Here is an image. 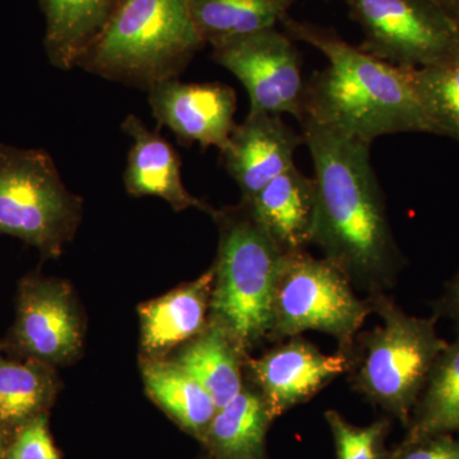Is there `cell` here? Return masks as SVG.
<instances>
[{
	"label": "cell",
	"instance_id": "6da1fadb",
	"mask_svg": "<svg viewBox=\"0 0 459 459\" xmlns=\"http://www.w3.org/2000/svg\"><path fill=\"white\" fill-rule=\"evenodd\" d=\"M313 159L316 214L313 243L352 285L383 292L402 265L370 160L369 144L301 123Z\"/></svg>",
	"mask_w": 459,
	"mask_h": 459
},
{
	"label": "cell",
	"instance_id": "7a4b0ae2",
	"mask_svg": "<svg viewBox=\"0 0 459 459\" xmlns=\"http://www.w3.org/2000/svg\"><path fill=\"white\" fill-rule=\"evenodd\" d=\"M292 40L307 42L328 65L307 82V122L361 143L397 133H431L413 86L412 68H402L353 47L333 30L282 20Z\"/></svg>",
	"mask_w": 459,
	"mask_h": 459
},
{
	"label": "cell",
	"instance_id": "3957f363",
	"mask_svg": "<svg viewBox=\"0 0 459 459\" xmlns=\"http://www.w3.org/2000/svg\"><path fill=\"white\" fill-rule=\"evenodd\" d=\"M204 45L188 0H117L77 66L148 90L177 78Z\"/></svg>",
	"mask_w": 459,
	"mask_h": 459
},
{
	"label": "cell",
	"instance_id": "277c9868",
	"mask_svg": "<svg viewBox=\"0 0 459 459\" xmlns=\"http://www.w3.org/2000/svg\"><path fill=\"white\" fill-rule=\"evenodd\" d=\"M211 214L219 225L220 244L210 320L247 353L271 340L274 290L285 253L247 204Z\"/></svg>",
	"mask_w": 459,
	"mask_h": 459
},
{
	"label": "cell",
	"instance_id": "5b68a950",
	"mask_svg": "<svg viewBox=\"0 0 459 459\" xmlns=\"http://www.w3.org/2000/svg\"><path fill=\"white\" fill-rule=\"evenodd\" d=\"M382 325L359 338L350 353L351 383L359 394L407 428L429 373L448 346L437 336V316L418 318L403 312L383 292L368 299Z\"/></svg>",
	"mask_w": 459,
	"mask_h": 459
},
{
	"label": "cell",
	"instance_id": "8992f818",
	"mask_svg": "<svg viewBox=\"0 0 459 459\" xmlns=\"http://www.w3.org/2000/svg\"><path fill=\"white\" fill-rule=\"evenodd\" d=\"M82 217V199L66 189L49 153L0 143V234L62 255Z\"/></svg>",
	"mask_w": 459,
	"mask_h": 459
},
{
	"label": "cell",
	"instance_id": "52a82bcc",
	"mask_svg": "<svg viewBox=\"0 0 459 459\" xmlns=\"http://www.w3.org/2000/svg\"><path fill=\"white\" fill-rule=\"evenodd\" d=\"M370 313L368 300L356 296L343 272L325 256L314 258L307 250L283 255L274 290L272 341L318 331L349 350Z\"/></svg>",
	"mask_w": 459,
	"mask_h": 459
},
{
	"label": "cell",
	"instance_id": "ba28073f",
	"mask_svg": "<svg viewBox=\"0 0 459 459\" xmlns=\"http://www.w3.org/2000/svg\"><path fill=\"white\" fill-rule=\"evenodd\" d=\"M360 26V49L402 68L457 59V23L433 0H344Z\"/></svg>",
	"mask_w": 459,
	"mask_h": 459
},
{
	"label": "cell",
	"instance_id": "9c48e42d",
	"mask_svg": "<svg viewBox=\"0 0 459 459\" xmlns=\"http://www.w3.org/2000/svg\"><path fill=\"white\" fill-rule=\"evenodd\" d=\"M212 57L246 87L249 113L291 115L300 122L307 82L301 54L277 27L261 30L213 48Z\"/></svg>",
	"mask_w": 459,
	"mask_h": 459
},
{
	"label": "cell",
	"instance_id": "30bf717a",
	"mask_svg": "<svg viewBox=\"0 0 459 459\" xmlns=\"http://www.w3.org/2000/svg\"><path fill=\"white\" fill-rule=\"evenodd\" d=\"M12 340L27 359L50 367L77 358L82 349L83 327L71 286L41 276L23 279Z\"/></svg>",
	"mask_w": 459,
	"mask_h": 459
},
{
	"label": "cell",
	"instance_id": "8fae6325",
	"mask_svg": "<svg viewBox=\"0 0 459 459\" xmlns=\"http://www.w3.org/2000/svg\"><path fill=\"white\" fill-rule=\"evenodd\" d=\"M347 350L325 355L303 338L292 337L261 358L247 360L256 391L262 394L272 418L312 400L334 377L350 370Z\"/></svg>",
	"mask_w": 459,
	"mask_h": 459
},
{
	"label": "cell",
	"instance_id": "7c38bea8",
	"mask_svg": "<svg viewBox=\"0 0 459 459\" xmlns=\"http://www.w3.org/2000/svg\"><path fill=\"white\" fill-rule=\"evenodd\" d=\"M148 101L160 126L170 129L180 143L202 148L226 147L234 131L237 93L222 83H183L178 78L150 87Z\"/></svg>",
	"mask_w": 459,
	"mask_h": 459
},
{
	"label": "cell",
	"instance_id": "4fadbf2b",
	"mask_svg": "<svg viewBox=\"0 0 459 459\" xmlns=\"http://www.w3.org/2000/svg\"><path fill=\"white\" fill-rule=\"evenodd\" d=\"M304 143L280 115L249 113L235 126L222 162L241 192V202L249 204L265 186L295 166V153Z\"/></svg>",
	"mask_w": 459,
	"mask_h": 459
},
{
	"label": "cell",
	"instance_id": "5bb4252c",
	"mask_svg": "<svg viewBox=\"0 0 459 459\" xmlns=\"http://www.w3.org/2000/svg\"><path fill=\"white\" fill-rule=\"evenodd\" d=\"M122 131L132 141L124 172L129 195L164 199L175 211L198 208L212 212V207L193 197L184 186L179 156L165 138L133 114L124 119Z\"/></svg>",
	"mask_w": 459,
	"mask_h": 459
},
{
	"label": "cell",
	"instance_id": "9a60e30c",
	"mask_svg": "<svg viewBox=\"0 0 459 459\" xmlns=\"http://www.w3.org/2000/svg\"><path fill=\"white\" fill-rule=\"evenodd\" d=\"M244 204L285 255L304 252L312 246L316 181L299 170L298 166L272 180L249 204Z\"/></svg>",
	"mask_w": 459,
	"mask_h": 459
},
{
	"label": "cell",
	"instance_id": "2e32d148",
	"mask_svg": "<svg viewBox=\"0 0 459 459\" xmlns=\"http://www.w3.org/2000/svg\"><path fill=\"white\" fill-rule=\"evenodd\" d=\"M214 283L213 267L199 279L141 305V343L153 359L188 343L207 327Z\"/></svg>",
	"mask_w": 459,
	"mask_h": 459
},
{
	"label": "cell",
	"instance_id": "e0dca14e",
	"mask_svg": "<svg viewBox=\"0 0 459 459\" xmlns=\"http://www.w3.org/2000/svg\"><path fill=\"white\" fill-rule=\"evenodd\" d=\"M272 421L262 394L244 386L217 410L202 443L212 459H267L265 439Z\"/></svg>",
	"mask_w": 459,
	"mask_h": 459
},
{
	"label": "cell",
	"instance_id": "ac0fdd59",
	"mask_svg": "<svg viewBox=\"0 0 459 459\" xmlns=\"http://www.w3.org/2000/svg\"><path fill=\"white\" fill-rule=\"evenodd\" d=\"M247 353L216 323L186 343L174 361L204 386L216 403L217 409L226 406L243 391L241 368Z\"/></svg>",
	"mask_w": 459,
	"mask_h": 459
},
{
	"label": "cell",
	"instance_id": "d6986e66",
	"mask_svg": "<svg viewBox=\"0 0 459 459\" xmlns=\"http://www.w3.org/2000/svg\"><path fill=\"white\" fill-rule=\"evenodd\" d=\"M117 0H39L47 22L44 45L51 65L77 66L90 42L107 23Z\"/></svg>",
	"mask_w": 459,
	"mask_h": 459
},
{
	"label": "cell",
	"instance_id": "ffe728a7",
	"mask_svg": "<svg viewBox=\"0 0 459 459\" xmlns=\"http://www.w3.org/2000/svg\"><path fill=\"white\" fill-rule=\"evenodd\" d=\"M142 376L150 397L184 430L204 440L217 412L210 394L174 360L148 358Z\"/></svg>",
	"mask_w": 459,
	"mask_h": 459
},
{
	"label": "cell",
	"instance_id": "44dd1931",
	"mask_svg": "<svg viewBox=\"0 0 459 459\" xmlns=\"http://www.w3.org/2000/svg\"><path fill=\"white\" fill-rule=\"evenodd\" d=\"M442 434H459V337L435 360L420 395L407 434V446Z\"/></svg>",
	"mask_w": 459,
	"mask_h": 459
},
{
	"label": "cell",
	"instance_id": "7402d4cb",
	"mask_svg": "<svg viewBox=\"0 0 459 459\" xmlns=\"http://www.w3.org/2000/svg\"><path fill=\"white\" fill-rule=\"evenodd\" d=\"M295 0H188L190 16L204 44L216 48L276 27Z\"/></svg>",
	"mask_w": 459,
	"mask_h": 459
},
{
	"label": "cell",
	"instance_id": "603a6c76",
	"mask_svg": "<svg viewBox=\"0 0 459 459\" xmlns=\"http://www.w3.org/2000/svg\"><path fill=\"white\" fill-rule=\"evenodd\" d=\"M57 382L50 365L0 356V428H21L38 418L56 397Z\"/></svg>",
	"mask_w": 459,
	"mask_h": 459
},
{
	"label": "cell",
	"instance_id": "cb8c5ba5",
	"mask_svg": "<svg viewBox=\"0 0 459 459\" xmlns=\"http://www.w3.org/2000/svg\"><path fill=\"white\" fill-rule=\"evenodd\" d=\"M412 80L431 133L459 142V60L412 68Z\"/></svg>",
	"mask_w": 459,
	"mask_h": 459
},
{
	"label": "cell",
	"instance_id": "d4e9b609",
	"mask_svg": "<svg viewBox=\"0 0 459 459\" xmlns=\"http://www.w3.org/2000/svg\"><path fill=\"white\" fill-rule=\"evenodd\" d=\"M336 446L337 459H392V451L385 446L391 421L380 419L368 427H355L334 410L325 412Z\"/></svg>",
	"mask_w": 459,
	"mask_h": 459
},
{
	"label": "cell",
	"instance_id": "484cf974",
	"mask_svg": "<svg viewBox=\"0 0 459 459\" xmlns=\"http://www.w3.org/2000/svg\"><path fill=\"white\" fill-rule=\"evenodd\" d=\"M7 459H62L51 439L47 413L18 428L16 437L9 444Z\"/></svg>",
	"mask_w": 459,
	"mask_h": 459
},
{
	"label": "cell",
	"instance_id": "4316f807",
	"mask_svg": "<svg viewBox=\"0 0 459 459\" xmlns=\"http://www.w3.org/2000/svg\"><path fill=\"white\" fill-rule=\"evenodd\" d=\"M392 459H459V434H442L392 449Z\"/></svg>",
	"mask_w": 459,
	"mask_h": 459
},
{
	"label": "cell",
	"instance_id": "83f0119b",
	"mask_svg": "<svg viewBox=\"0 0 459 459\" xmlns=\"http://www.w3.org/2000/svg\"><path fill=\"white\" fill-rule=\"evenodd\" d=\"M435 316H446L455 320L459 329V273L455 277L446 287V294L437 307Z\"/></svg>",
	"mask_w": 459,
	"mask_h": 459
},
{
	"label": "cell",
	"instance_id": "f1b7e54d",
	"mask_svg": "<svg viewBox=\"0 0 459 459\" xmlns=\"http://www.w3.org/2000/svg\"><path fill=\"white\" fill-rule=\"evenodd\" d=\"M439 7H442L457 23L459 18V0H433Z\"/></svg>",
	"mask_w": 459,
	"mask_h": 459
},
{
	"label": "cell",
	"instance_id": "f546056e",
	"mask_svg": "<svg viewBox=\"0 0 459 459\" xmlns=\"http://www.w3.org/2000/svg\"><path fill=\"white\" fill-rule=\"evenodd\" d=\"M8 446L5 429L0 428V459H7Z\"/></svg>",
	"mask_w": 459,
	"mask_h": 459
},
{
	"label": "cell",
	"instance_id": "4dcf8cb0",
	"mask_svg": "<svg viewBox=\"0 0 459 459\" xmlns=\"http://www.w3.org/2000/svg\"><path fill=\"white\" fill-rule=\"evenodd\" d=\"M457 29H458V54H457V60H459V18L457 20Z\"/></svg>",
	"mask_w": 459,
	"mask_h": 459
}]
</instances>
